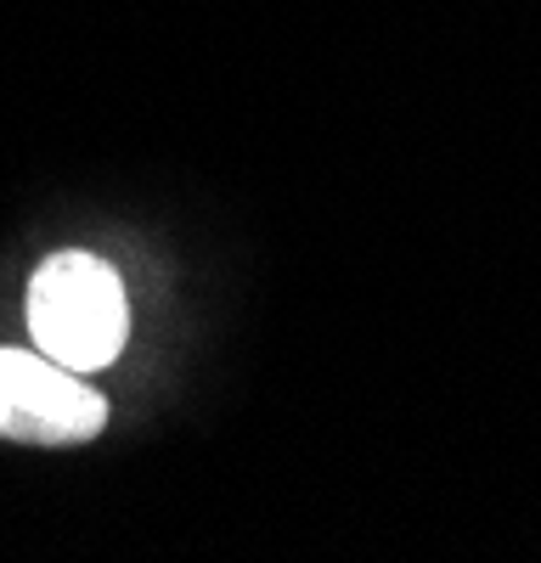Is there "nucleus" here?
I'll return each instance as SVG.
<instances>
[{"instance_id": "nucleus-1", "label": "nucleus", "mask_w": 541, "mask_h": 563, "mask_svg": "<svg viewBox=\"0 0 541 563\" xmlns=\"http://www.w3.org/2000/svg\"><path fill=\"white\" fill-rule=\"evenodd\" d=\"M29 333L68 372H102L124 350V288L97 254H52L29 282Z\"/></svg>"}, {"instance_id": "nucleus-2", "label": "nucleus", "mask_w": 541, "mask_h": 563, "mask_svg": "<svg viewBox=\"0 0 541 563\" xmlns=\"http://www.w3.org/2000/svg\"><path fill=\"white\" fill-rule=\"evenodd\" d=\"M108 406L79 372L52 355L0 350V434L29 445H79L102 434Z\"/></svg>"}]
</instances>
